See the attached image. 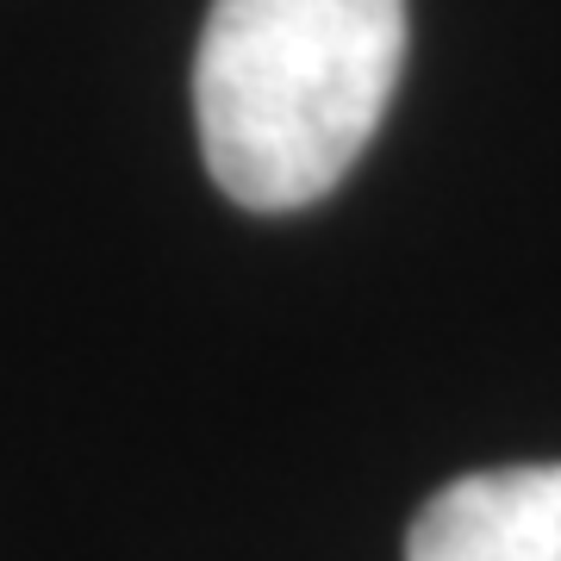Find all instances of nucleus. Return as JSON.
I'll return each mask as SVG.
<instances>
[{
  "label": "nucleus",
  "mask_w": 561,
  "mask_h": 561,
  "mask_svg": "<svg viewBox=\"0 0 561 561\" xmlns=\"http://www.w3.org/2000/svg\"><path fill=\"white\" fill-rule=\"evenodd\" d=\"M405 0H213L194 50L201 157L250 213H300L381 131Z\"/></svg>",
  "instance_id": "obj_1"
},
{
  "label": "nucleus",
  "mask_w": 561,
  "mask_h": 561,
  "mask_svg": "<svg viewBox=\"0 0 561 561\" xmlns=\"http://www.w3.org/2000/svg\"><path fill=\"white\" fill-rule=\"evenodd\" d=\"M405 561H561V461L449 481L412 518Z\"/></svg>",
  "instance_id": "obj_2"
}]
</instances>
